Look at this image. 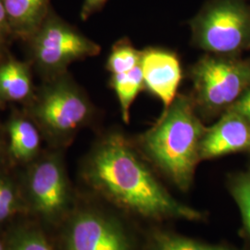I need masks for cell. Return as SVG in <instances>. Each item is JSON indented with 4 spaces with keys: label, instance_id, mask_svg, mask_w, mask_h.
I'll return each mask as SVG.
<instances>
[{
    "label": "cell",
    "instance_id": "obj_1",
    "mask_svg": "<svg viewBox=\"0 0 250 250\" xmlns=\"http://www.w3.org/2000/svg\"><path fill=\"white\" fill-rule=\"evenodd\" d=\"M135 144L120 132L102 136L83 165V177L125 212L154 222H201L205 213L173 197Z\"/></svg>",
    "mask_w": 250,
    "mask_h": 250
},
{
    "label": "cell",
    "instance_id": "obj_2",
    "mask_svg": "<svg viewBox=\"0 0 250 250\" xmlns=\"http://www.w3.org/2000/svg\"><path fill=\"white\" fill-rule=\"evenodd\" d=\"M206 127L190 95L178 94L135 146L152 168L182 192L192 188Z\"/></svg>",
    "mask_w": 250,
    "mask_h": 250
},
{
    "label": "cell",
    "instance_id": "obj_3",
    "mask_svg": "<svg viewBox=\"0 0 250 250\" xmlns=\"http://www.w3.org/2000/svg\"><path fill=\"white\" fill-rule=\"evenodd\" d=\"M28 103L27 115L55 141H68L95 117L88 96L67 73L48 79Z\"/></svg>",
    "mask_w": 250,
    "mask_h": 250
},
{
    "label": "cell",
    "instance_id": "obj_4",
    "mask_svg": "<svg viewBox=\"0 0 250 250\" xmlns=\"http://www.w3.org/2000/svg\"><path fill=\"white\" fill-rule=\"evenodd\" d=\"M190 94L198 115H222L250 88V60L206 54L190 69Z\"/></svg>",
    "mask_w": 250,
    "mask_h": 250
},
{
    "label": "cell",
    "instance_id": "obj_5",
    "mask_svg": "<svg viewBox=\"0 0 250 250\" xmlns=\"http://www.w3.org/2000/svg\"><path fill=\"white\" fill-rule=\"evenodd\" d=\"M189 24L193 44L207 53L237 56L250 48L247 0H208Z\"/></svg>",
    "mask_w": 250,
    "mask_h": 250
},
{
    "label": "cell",
    "instance_id": "obj_6",
    "mask_svg": "<svg viewBox=\"0 0 250 250\" xmlns=\"http://www.w3.org/2000/svg\"><path fill=\"white\" fill-rule=\"evenodd\" d=\"M29 42L36 69L48 79L67 73L72 63L96 57L101 51L99 44L52 10Z\"/></svg>",
    "mask_w": 250,
    "mask_h": 250
},
{
    "label": "cell",
    "instance_id": "obj_7",
    "mask_svg": "<svg viewBox=\"0 0 250 250\" xmlns=\"http://www.w3.org/2000/svg\"><path fill=\"white\" fill-rule=\"evenodd\" d=\"M66 250H135V242L119 219L98 210L84 209L70 222Z\"/></svg>",
    "mask_w": 250,
    "mask_h": 250
},
{
    "label": "cell",
    "instance_id": "obj_8",
    "mask_svg": "<svg viewBox=\"0 0 250 250\" xmlns=\"http://www.w3.org/2000/svg\"><path fill=\"white\" fill-rule=\"evenodd\" d=\"M28 188L34 206L47 217L61 214L70 199L69 182L59 156L36 162L28 173Z\"/></svg>",
    "mask_w": 250,
    "mask_h": 250
},
{
    "label": "cell",
    "instance_id": "obj_9",
    "mask_svg": "<svg viewBox=\"0 0 250 250\" xmlns=\"http://www.w3.org/2000/svg\"><path fill=\"white\" fill-rule=\"evenodd\" d=\"M140 67L145 89L160 99L167 108L177 97L183 79L178 56L165 48L148 47L142 50Z\"/></svg>",
    "mask_w": 250,
    "mask_h": 250
},
{
    "label": "cell",
    "instance_id": "obj_10",
    "mask_svg": "<svg viewBox=\"0 0 250 250\" xmlns=\"http://www.w3.org/2000/svg\"><path fill=\"white\" fill-rule=\"evenodd\" d=\"M241 152H250V123L226 110L214 125L207 127L200 144V160L209 161Z\"/></svg>",
    "mask_w": 250,
    "mask_h": 250
},
{
    "label": "cell",
    "instance_id": "obj_11",
    "mask_svg": "<svg viewBox=\"0 0 250 250\" xmlns=\"http://www.w3.org/2000/svg\"><path fill=\"white\" fill-rule=\"evenodd\" d=\"M51 0H4L12 36L29 41L51 11Z\"/></svg>",
    "mask_w": 250,
    "mask_h": 250
},
{
    "label": "cell",
    "instance_id": "obj_12",
    "mask_svg": "<svg viewBox=\"0 0 250 250\" xmlns=\"http://www.w3.org/2000/svg\"><path fill=\"white\" fill-rule=\"evenodd\" d=\"M34 85L28 64L9 57L0 64V101L29 102Z\"/></svg>",
    "mask_w": 250,
    "mask_h": 250
},
{
    "label": "cell",
    "instance_id": "obj_13",
    "mask_svg": "<svg viewBox=\"0 0 250 250\" xmlns=\"http://www.w3.org/2000/svg\"><path fill=\"white\" fill-rule=\"evenodd\" d=\"M9 151L15 161L26 162L36 158L40 148V130L28 116L15 114L8 124Z\"/></svg>",
    "mask_w": 250,
    "mask_h": 250
},
{
    "label": "cell",
    "instance_id": "obj_14",
    "mask_svg": "<svg viewBox=\"0 0 250 250\" xmlns=\"http://www.w3.org/2000/svg\"><path fill=\"white\" fill-rule=\"evenodd\" d=\"M109 85L116 95L124 122L129 124L131 107L138 94L145 89L140 65L130 72L110 74Z\"/></svg>",
    "mask_w": 250,
    "mask_h": 250
},
{
    "label": "cell",
    "instance_id": "obj_15",
    "mask_svg": "<svg viewBox=\"0 0 250 250\" xmlns=\"http://www.w3.org/2000/svg\"><path fill=\"white\" fill-rule=\"evenodd\" d=\"M146 250H243L229 245L209 244L165 230L149 233Z\"/></svg>",
    "mask_w": 250,
    "mask_h": 250
},
{
    "label": "cell",
    "instance_id": "obj_16",
    "mask_svg": "<svg viewBox=\"0 0 250 250\" xmlns=\"http://www.w3.org/2000/svg\"><path fill=\"white\" fill-rule=\"evenodd\" d=\"M227 187L240 210L244 233L250 240V168L232 174L228 179Z\"/></svg>",
    "mask_w": 250,
    "mask_h": 250
},
{
    "label": "cell",
    "instance_id": "obj_17",
    "mask_svg": "<svg viewBox=\"0 0 250 250\" xmlns=\"http://www.w3.org/2000/svg\"><path fill=\"white\" fill-rule=\"evenodd\" d=\"M142 50H138L127 39L119 40L107 57L106 70L110 74L130 72L140 65Z\"/></svg>",
    "mask_w": 250,
    "mask_h": 250
},
{
    "label": "cell",
    "instance_id": "obj_18",
    "mask_svg": "<svg viewBox=\"0 0 250 250\" xmlns=\"http://www.w3.org/2000/svg\"><path fill=\"white\" fill-rule=\"evenodd\" d=\"M18 207L17 195L12 185L0 178V222L13 214Z\"/></svg>",
    "mask_w": 250,
    "mask_h": 250
},
{
    "label": "cell",
    "instance_id": "obj_19",
    "mask_svg": "<svg viewBox=\"0 0 250 250\" xmlns=\"http://www.w3.org/2000/svg\"><path fill=\"white\" fill-rule=\"evenodd\" d=\"M11 250H53L45 237L36 232L21 234L13 245Z\"/></svg>",
    "mask_w": 250,
    "mask_h": 250
},
{
    "label": "cell",
    "instance_id": "obj_20",
    "mask_svg": "<svg viewBox=\"0 0 250 250\" xmlns=\"http://www.w3.org/2000/svg\"><path fill=\"white\" fill-rule=\"evenodd\" d=\"M227 110H232L241 115L250 123V88L247 90Z\"/></svg>",
    "mask_w": 250,
    "mask_h": 250
},
{
    "label": "cell",
    "instance_id": "obj_21",
    "mask_svg": "<svg viewBox=\"0 0 250 250\" xmlns=\"http://www.w3.org/2000/svg\"><path fill=\"white\" fill-rule=\"evenodd\" d=\"M107 2V0H83L80 12L82 21H86L94 14L99 12Z\"/></svg>",
    "mask_w": 250,
    "mask_h": 250
},
{
    "label": "cell",
    "instance_id": "obj_22",
    "mask_svg": "<svg viewBox=\"0 0 250 250\" xmlns=\"http://www.w3.org/2000/svg\"><path fill=\"white\" fill-rule=\"evenodd\" d=\"M10 36H12V34L9 27L4 0H0V48L7 42Z\"/></svg>",
    "mask_w": 250,
    "mask_h": 250
},
{
    "label": "cell",
    "instance_id": "obj_23",
    "mask_svg": "<svg viewBox=\"0 0 250 250\" xmlns=\"http://www.w3.org/2000/svg\"><path fill=\"white\" fill-rule=\"evenodd\" d=\"M1 156H2V149H1V145H0V160H1Z\"/></svg>",
    "mask_w": 250,
    "mask_h": 250
},
{
    "label": "cell",
    "instance_id": "obj_24",
    "mask_svg": "<svg viewBox=\"0 0 250 250\" xmlns=\"http://www.w3.org/2000/svg\"><path fill=\"white\" fill-rule=\"evenodd\" d=\"M0 250H3V248H2V245H1V243H0Z\"/></svg>",
    "mask_w": 250,
    "mask_h": 250
},
{
    "label": "cell",
    "instance_id": "obj_25",
    "mask_svg": "<svg viewBox=\"0 0 250 250\" xmlns=\"http://www.w3.org/2000/svg\"><path fill=\"white\" fill-rule=\"evenodd\" d=\"M0 102H1V101H0Z\"/></svg>",
    "mask_w": 250,
    "mask_h": 250
}]
</instances>
